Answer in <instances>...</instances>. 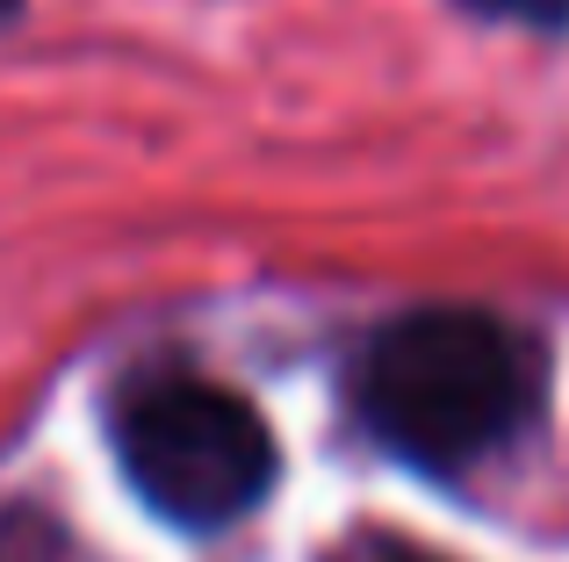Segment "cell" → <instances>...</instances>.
Returning a JSON list of instances; mask_svg holds the SVG:
<instances>
[{
    "label": "cell",
    "mask_w": 569,
    "mask_h": 562,
    "mask_svg": "<svg viewBox=\"0 0 569 562\" xmlns=\"http://www.w3.org/2000/svg\"><path fill=\"white\" fill-rule=\"evenodd\" d=\"M123 476L167 526L217 534L274 491V433L238 390L209 375L138 382L123 404Z\"/></svg>",
    "instance_id": "7a4b0ae2"
},
{
    "label": "cell",
    "mask_w": 569,
    "mask_h": 562,
    "mask_svg": "<svg viewBox=\"0 0 569 562\" xmlns=\"http://www.w3.org/2000/svg\"><path fill=\"white\" fill-rule=\"evenodd\" d=\"M368 433L418 469H469L527 425L533 353L490 310L426 303L389 318L353 368Z\"/></svg>",
    "instance_id": "6da1fadb"
},
{
    "label": "cell",
    "mask_w": 569,
    "mask_h": 562,
    "mask_svg": "<svg viewBox=\"0 0 569 562\" xmlns=\"http://www.w3.org/2000/svg\"><path fill=\"white\" fill-rule=\"evenodd\" d=\"M490 22H527V29H569V0H461Z\"/></svg>",
    "instance_id": "3957f363"
},
{
    "label": "cell",
    "mask_w": 569,
    "mask_h": 562,
    "mask_svg": "<svg viewBox=\"0 0 569 562\" xmlns=\"http://www.w3.org/2000/svg\"><path fill=\"white\" fill-rule=\"evenodd\" d=\"M339 562H432V555H411V549H382V541H368V549L339 555Z\"/></svg>",
    "instance_id": "277c9868"
}]
</instances>
